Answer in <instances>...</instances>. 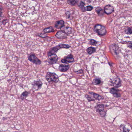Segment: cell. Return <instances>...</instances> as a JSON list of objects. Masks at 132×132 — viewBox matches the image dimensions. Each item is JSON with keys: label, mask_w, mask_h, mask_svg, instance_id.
Masks as SVG:
<instances>
[{"label": "cell", "mask_w": 132, "mask_h": 132, "mask_svg": "<svg viewBox=\"0 0 132 132\" xmlns=\"http://www.w3.org/2000/svg\"><path fill=\"white\" fill-rule=\"evenodd\" d=\"M8 22V20H6V19H5V20H3V21H1V23H2L3 25H5L6 24V23H7Z\"/></svg>", "instance_id": "obj_33"}, {"label": "cell", "mask_w": 132, "mask_h": 132, "mask_svg": "<svg viewBox=\"0 0 132 132\" xmlns=\"http://www.w3.org/2000/svg\"><path fill=\"white\" fill-rule=\"evenodd\" d=\"M85 4L82 1H80V3L78 4V7L80 8L81 10L83 12L86 11L85 7Z\"/></svg>", "instance_id": "obj_17"}, {"label": "cell", "mask_w": 132, "mask_h": 132, "mask_svg": "<svg viewBox=\"0 0 132 132\" xmlns=\"http://www.w3.org/2000/svg\"><path fill=\"white\" fill-rule=\"evenodd\" d=\"M75 73L77 74H82L83 73V70H80L77 71H75Z\"/></svg>", "instance_id": "obj_32"}, {"label": "cell", "mask_w": 132, "mask_h": 132, "mask_svg": "<svg viewBox=\"0 0 132 132\" xmlns=\"http://www.w3.org/2000/svg\"><path fill=\"white\" fill-rule=\"evenodd\" d=\"M68 35L63 30L58 31L55 35V36L58 39H66Z\"/></svg>", "instance_id": "obj_10"}, {"label": "cell", "mask_w": 132, "mask_h": 132, "mask_svg": "<svg viewBox=\"0 0 132 132\" xmlns=\"http://www.w3.org/2000/svg\"><path fill=\"white\" fill-rule=\"evenodd\" d=\"M71 47L70 46V45H68V44L60 43L57 45V46L52 48L49 50V51L47 53L48 56L49 57L51 55L56 54L60 49H62V48L68 49L71 48Z\"/></svg>", "instance_id": "obj_1"}, {"label": "cell", "mask_w": 132, "mask_h": 132, "mask_svg": "<svg viewBox=\"0 0 132 132\" xmlns=\"http://www.w3.org/2000/svg\"><path fill=\"white\" fill-rule=\"evenodd\" d=\"M62 30L64 31L68 35L71 34L73 32V29L72 28L69 26H65Z\"/></svg>", "instance_id": "obj_19"}, {"label": "cell", "mask_w": 132, "mask_h": 132, "mask_svg": "<svg viewBox=\"0 0 132 132\" xmlns=\"http://www.w3.org/2000/svg\"><path fill=\"white\" fill-rule=\"evenodd\" d=\"M65 15H66V18H67L68 19H69V18H70L71 13L70 11H67V12H66V13H65Z\"/></svg>", "instance_id": "obj_31"}, {"label": "cell", "mask_w": 132, "mask_h": 132, "mask_svg": "<svg viewBox=\"0 0 132 132\" xmlns=\"http://www.w3.org/2000/svg\"><path fill=\"white\" fill-rule=\"evenodd\" d=\"M104 11L105 13L107 15H110L114 12V9L113 6H112L111 5L108 4L106 5L104 8Z\"/></svg>", "instance_id": "obj_12"}, {"label": "cell", "mask_w": 132, "mask_h": 132, "mask_svg": "<svg viewBox=\"0 0 132 132\" xmlns=\"http://www.w3.org/2000/svg\"><path fill=\"white\" fill-rule=\"evenodd\" d=\"M95 108L96 112L99 113L101 117H104L106 116L107 113L106 111H105V106L104 104H97L95 107Z\"/></svg>", "instance_id": "obj_4"}, {"label": "cell", "mask_w": 132, "mask_h": 132, "mask_svg": "<svg viewBox=\"0 0 132 132\" xmlns=\"http://www.w3.org/2000/svg\"><path fill=\"white\" fill-rule=\"evenodd\" d=\"M98 42L96 40H93V39H91L89 40V44L92 45H94L97 44Z\"/></svg>", "instance_id": "obj_25"}, {"label": "cell", "mask_w": 132, "mask_h": 132, "mask_svg": "<svg viewBox=\"0 0 132 132\" xmlns=\"http://www.w3.org/2000/svg\"><path fill=\"white\" fill-rule=\"evenodd\" d=\"M74 61H75V58L74 56H73L72 54H70L69 55H67L61 60L62 63H65V64L73 62Z\"/></svg>", "instance_id": "obj_8"}, {"label": "cell", "mask_w": 132, "mask_h": 132, "mask_svg": "<svg viewBox=\"0 0 132 132\" xmlns=\"http://www.w3.org/2000/svg\"><path fill=\"white\" fill-rule=\"evenodd\" d=\"M96 11L99 16H102L104 15V11L101 7H98L96 8Z\"/></svg>", "instance_id": "obj_18"}, {"label": "cell", "mask_w": 132, "mask_h": 132, "mask_svg": "<svg viewBox=\"0 0 132 132\" xmlns=\"http://www.w3.org/2000/svg\"><path fill=\"white\" fill-rule=\"evenodd\" d=\"M88 94L91 95L95 100H97L98 101H100V100H103L104 99V97L103 96H101V95L97 94V93L93 92H89Z\"/></svg>", "instance_id": "obj_13"}, {"label": "cell", "mask_w": 132, "mask_h": 132, "mask_svg": "<svg viewBox=\"0 0 132 132\" xmlns=\"http://www.w3.org/2000/svg\"><path fill=\"white\" fill-rule=\"evenodd\" d=\"M38 36H39L40 37L42 38H46L48 37L46 33H39Z\"/></svg>", "instance_id": "obj_26"}, {"label": "cell", "mask_w": 132, "mask_h": 132, "mask_svg": "<svg viewBox=\"0 0 132 132\" xmlns=\"http://www.w3.org/2000/svg\"><path fill=\"white\" fill-rule=\"evenodd\" d=\"M31 84L32 85V89L33 91H36L41 88L43 83L40 80H35Z\"/></svg>", "instance_id": "obj_7"}, {"label": "cell", "mask_w": 132, "mask_h": 132, "mask_svg": "<svg viewBox=\"0 0 132 132\" xmlns=\"http://www.w3.org/2000/svg\"><path fill=\"white\" fill-rule=\"evenodd\" d=\"M120 92V91L119 90L115 88H112L109 89V92L111 93L115 97L117 98L121 97Z\"/></svg>", "instance_id": "obj_9"}, {"label": "cell", "mask_w": 132, "mask_h": 132, "mask_svg": "<svg viewBox=\"0 0 132 132\" xmlns=\"http://www.w3.org/2000/svg\"><path fill=\"white\" fill-rule=\"evenodd\" d=\"M2 6H1V16H2Z\"/></svg>", "instance_id": "obj_34"}, {"label": "cell", "mask_w": 132, "mask_h": 132, "mask_svg": "<svg viewBox=\"0 0 132 132\" xmlns=\"http://www.w3.org/2000/svg\"><path fill=\"white\" fill-rule=\"evenodd\" d=\"M85 97L86 98L87 100H88V101L89 102H92V101H95L93 98L92 97L91 95H89V94H86L85 95Z\"/></svg>", "instance_id": "obj_24"}, {"label": "cell", "mask_w": 132, "mask_h": 132, "mask_svg": "<svg viewBox=\"0 0 132 132\" xmlns=\"http://www.w3.org/2000/svg\"><path fill=\"white\" fill-rule=\"evenodd\" d=\"M86 52L89 55H91L96 52V48L93 47H90L87 48Z\"/></svg>", "instance_id": "obj_20"}, {"label": "cell", "mask_w": 132, "mask_h": 132, "mask_svg": "<svg viewBox=\"0 0 132 132\" xmlns=\"http://www.w3.org/2000/svg\"><path fill=\"white\" fill-rule=\"evenodd\" d=\"M125 32L127 34H129V35L132 34V28H127L125 30Z\"/></svg>", "instance_id": "obj_28"}, {"label": "cell", "mask_w": 132, "mask_h": 132, "mask_svg": "<svg viewBox=\"0 0 132 132\" xmlns=\"http://www.w3.org/2000/svg\"><path fill=\"white\" fill-rule=\"evenodd\" d=\"M46 80L49 83H57L59 80V76L55 73L48 72L45 76Z\"/></svg>", "instance_id": "obj_2"}, {"label": "cell", "mask_w": 132, "mask_h": 132, "mask_svg": "<svg viewBox=\"0 0 132 132\" xmlns=\"http://www.w3.org/2000/svg\"><path fill=\"white\" fill-rule=\"evenodd\" d=\"M94 30L100 36H104L107 33V30L105 26L100 24H97L94 26Z\"/></svg>", "instance_id": "obj_3"}, {"label": "cell", "mask_w": 132, "mask_h": 132, "mask_svg": "<svg viewBox=\"0 0 132 132\" xmlns=\"http://www.w3.org/2000/svg\"><path fill=\"white\" fill-rule=\"evenodd\" d=\"M110 85L115 88H118L122 86V82L120 79L116 77L110 81Z\"/></svg>", "instance_id": "obj_6"}, {"label": "cell", "mask_w": 132, "mask_h": 132, "mask_svg": "<svg viewBox=\"0 0 132 132\" xmlns=\"http://www.w3.org/2000/svg\"><path fill=\"white\" fill-rule=\"evenodd\" d=\"M28 58L29 61L37 65H40L42 63V61L37 57L34 53L29 55L28 57Z\"/></svg>", "instance_id": "obj_5"}, {"label": "cell", "mask_w": 132, "mask_h": 132, "mask_svg": "<svg viewBox=\"0 0 132 132\" xmlns=\"http://www.w3.org/2000/svg\"><path fill=\"white\" fill-rule=\"evenodd\" d=\"M29 93H30V92H27V91H25V92L22 93L20 96L21 99L22 100H25L28 96Z\"/></svg>", "instance_id": "obj_21"}, {"label": "cell", "mask_w": 132, "mask_h": 132, "mask_svg": "<svg viewBox=\"0 0 132 132\" xmlns=\"http://www.w3.org/2000/svg\"><path fill=\"white\" fill-rule=\"evenodd\" d=\"M65 26V21L61 20L57 21L55 23V27L57 29H61Z\"/></svg>", "instance_id": "obj_14"}, {"label": "cell", "mask_w": 132, "mask_h": 132, "mask_svg": "<svg viewBox=\"0 0 132 132\" xmlns=\"http://www.w3.org/2000/svg\"><path fill=\"white\" fill-rule=\"evenodd\" d=\"M43 31L44 33H50L54 32L55 30L53 29V27L51 26L44 28Z\"/></svg>", "instance_id": "obj_16"}, {"label": "cell", "mask_w": 132, "mask_h": 132, "mask_svg": "<svg viewBox=\"0 0 132 132\" xmlns=\"http://www.w3.org/2000/svg\"><path fill=\"white\" fill-rule=\"evenodd\" d=\"M79 1H76V0H74V1H70L68 0L67 1V3L68 4L72 6H75L76 4H78Z\"/></svg>", "instance_id": "obj_22"}, {"label": "cell", "mask_w": 132, "mask_h": 132, "mask_svg": "<svg viewBox=\"0 0 132 132\" xmlns=\"http://www.w3.org/2000/svg\"><path fill=\"white\" fill-rule=\"evenodd\" d=\"M127 46L129 48L132 49V41L128 42L127 43Z\"/></svg>", "instance_id": "obj_30"}, {"label": "cell", "mask_w": 132, "mask_h": 132, "mask_svg": "<svg viewBox=\"0 0 132 132\" xmlns=\"http://www.w3.org/2000/svg\"><path fill=\"white\" fill-rule=\"evenodd\" d=\"M70 65L68 64H61L58 67V70L62 72H65L70 68Z\"/></svg>", "instance_id": "obj_15"}, {"label": "cell", "mask_w": 132, "mask_h": 132, "mask_svg": "<svg viewBox=\"0 0 132 132\" xmlns=\"http://www.w3.org/2000/svg\"><path fill=\"white\" fill-rule=\"evenodd\" d=\"M93 7L92 6H88L85 7L86 11H90L93 10Z\"/></svg>", "instance_id": "obj_29"}, {"label": "cell", "mask_w": 132, "mask_h": 132, "mask_svg": "<svg viewBox=\"0 0 132 132\" xmlns=\"http://www.w3.org/2000/svg\"><path fill=\"white\" fill-rule=\"evenodd\" d=\"M121 126L122 127V132H130V130L126 128L125 125H121Z\"/></svg>", "instance_id": "obj_27"}, {"label": "cell", "mask_w": 132, "mask_h": 132, "mask_svg": "<svg viewBox=\"0 0 132 132\" xmlns=\"http://www.w3.org/2000/svg\"><path fill=\"white\" fill-rule=\"evenodd\" d=\"M58 57L56 54H55L48 57V62L49 64L53 65L55 63H56L58 61Z\"/></svg>", "instance_id": "obj_11"}, {"label": "cell", "mask_w": 132, "mask_h": 132, "mask_svg": "<svg viewBox=\"0 0 132 132\" xmlns=\"http://www.w3.org/2000/svg\"><path fill=\"white\" fill-rule=\"evenodd\" d=\"M101 83V80L99 78H95L92 82L93 84L95 85H100Z\"/></svg>", "instance_id": "obj_23"}]
</instances>
